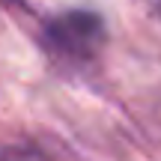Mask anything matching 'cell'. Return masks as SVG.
I'll return each mask as SVG.
<instances>
[{
  "instance_id": "cell-1",
  "label": "cell",
  "mask_w": 161,
  "mask_h": 161,
  "mask_svg": "<svg viewBox=\"0 0 161 161\" xmlns=\"http://www.w3.org/2000/svg\"><path fill=\"white\" fill-rule=\"evenodd\" d=\"M51 36L57 48H63L72 57H92L104 42V24L96 12L72 9L51 21Z\"/></svg>"
}]
</instances>
